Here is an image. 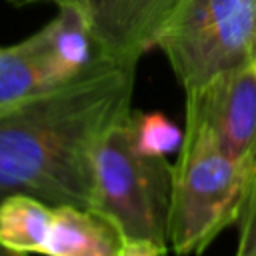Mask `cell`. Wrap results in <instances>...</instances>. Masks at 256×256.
<instances>
[{
    "mask_svg": "<svg viewBox=\"0 0 256 256\" xmlns=\"http://www.w3.org/2000/svg\"><path fill=\"white\" fill-rule=\"evenodd\" d=\"M136 64L100 58L74 80L0 112V200L92 208L102 138L132 112Z\"/></svg>",
    "mask_w": 256,
    "mask_h": 256,
    "instance_id": "cell-1",
    "label": "cell"
},
{
    "mask_svg": "<svg viewBox=\"0 0 256 256\" xmlns=\"http://www.w3.org/2000/svg\"><path fill=\"white\" fill-rule=\"evenodd\" d=\"M256 180V164L238 162L194 122H184L172 164L168 246L176 256H200L226 228L238 224Z\"/></svg>",
    "mask_w": 256,
    "mask_h": 256,
    "instance_id": "cell-2",
    "label": "cell"
},
{
    "mask_svg": "<svg viewBox=\"0 0 256 256\" xmlns=\"http://www.w3.org/2000/svg\"><path fill=\"white\" fill-rule=\"evenodd\" d=\"M130 116L112 126L98 146L92 208L110 216L126 240H146L168 254L172 164L138 152Z\"/></svg>",
    "mask_w": 256,
    "mask_h": 256,
    "instance_id": "cell-3",
    "label": "cell"
},
{
    "mask_svg": "<svg viewBox=\"0 0 256 256\" xmlns=\"http://www.w3.org/2000/svg\"><path fill=\"white\" fill-rule=\"evenodd\" d=\"M156 48L184 92L244 66L256 52V0H180Z\"/></svg>",
    "mask_w": 256,
    "mask_h": 256,
    "instance_id": "cell-4",
    "label": "cell"
},
{
    "mask_svg": "<svg viewBox=\"0 0 256 256\" xmlns=\"http://www.w3.org/2000/svg\"><path fill=\"white\" fill-rule=\"evenodd\" d=\"M12 6L54 4L80 14L98 54L112 62L138 64L158 46L180 0H8Z\"/></svg>",
    "mask_w": 256,
    "mask_h": 256,
    "instance_id": "cell-5",
    "label": "cell"
},
{
    "mask_svg": "<svg viewBox=\"0 0 256 256\" xmlns=\"http://www.w3.org/2000/svg\"><path fill=\"white\" fill-rule=\"evenodd\" d=\"M186 120L238 162L256 164V76L250 64L186 90Z\"/></svg>",
    "mask_w": 256,
    "mask_h": 256,
    "instance_id": "cell-6",
    "label": "cell"
},
{
    "mask_svg": "<svg viewBox=\"0 0 256 256\" xmlns=\"http://www.w3.org/2000/svg\"><path fill=\"white\" fill-rule=\"evenodd\" d=\"M126 236L118 224L96 208L54 206L44 256H120Z\"/></svg>",
    "mask_w": 256,
    "mask_h": 256,
    "instance_id": "cell-7",
    "label": "cell"
},
{
    "mask_svg": "<svg viewBox=\"0 0 256 256\" xmlns=\"http://www.w3.org/2000/svg\"><path fill=\"white\" fill-rule=\"evenodd\" d=\"M30 38L40 50L56 86L84 74L102 58L88 26L70 8H58V14Z\"/></svg>",
    "mask_w": 256,
    "mask_h": 256,
    "instance_id": "cell-8",
    "label": "cell"
},
{
    "mask_svg": "<svg viewBox=\"0 0 256 256\" xmlns=\"http://www.w3.org/2000/svg\"><path fill=\"white\" fill-rule=\"evenodd\" d=\"M50 88H56V84L30 36L16 44L0 46V112Z\"/></svg>",
    "mask_w": 256,
    "mask_h": 256,
    "instance_id": "cell-9",
    "label": "cell"
},
{
    "mask_svg": "<svg viewBox=\"0 0 256 256\" xmlns=\"http://www.w3.org/2000/svg\"><path fill=\"white\" fill-rule=\"evenodd\" d=\"M54 206L30 194H8L0 200V244L20 254H42Z\"/></svg>",
    "mask_w": 256,
    "mask_h": 256,
    "instance_id": "cell-10",
    "label": "cell"
},
{
    "mask_svg": "<svg viewBox=\"0 0 256 256\" xmlns=\"http://www.w3.org/2000/svg\"><path fill=\"white\" fill-rule=\"evenodd\" d=\"M132 138L138 152L148 156H164L178 152L184 130L160 112H134L130 116Z\"/></svg>",
    "mask_w": 256,
    "mask_h": 256,
    "instance_id": "cell-11",
    "label": "cell"
},
{
    "mask_svg": "<svg viewBox=\"0 0 256 256\" xmlns=\"http://www.w3.org/2000/svg\"><path fill=\"white\" fill-rule=\"evenodd\" d=\"M234 256H256V180L248 198V206L238 222V248Z\"/></svg>",
    "mask_w": 256,
    "mask_h": 256,
    "instance_id": "cell-12",
    "label": "cell"
},
{
    "mask_svg": "<svg viewBox=\"0 0 256 256\" xmlns=\"http://www.w3.org/2000/svg\"><path fill=\"white\" fill-rule=\"evenodd\" d=\"M120 256H166V252L146 240H126Z\"/></svg>",
    "mask_w": 256,
    "mask_h": 256,
    "instance_id": "cell-13",
    "label": "cell"
},
{
    "mask_svg": "<svg viewBox=\"0 0 256 256\" xmlns=\"http://www.w3.org/2000/svg\"><path fill=\"white\" fill-rule=\"evenodd\" d=\"M0 256H28V254L14 252V250H10V248H6V246H2V244H0Z\"/></svg>",
    "mask_w": 256,
    "mask_h": 256,
    "instance_id": "cell-14",
    "label": "cell"
},
{
    "mask_svg": "<svg viewBox=\"0 0 256 256\" xmlns=\"http://www.w3.org/2000/svg\"><path fill=\"white\" fill-rule=\"evenodd\" d=\"M248 64H250V68H252V72H254V76H256V54L250 58V62H248Z\"/></svg>",
    "mask_w": 256,
    "mask_h": 256,
    "instance_id": "cell-15",
    "label": "cell"
},
{
    "mask_svg": "<svg viewBox=\"0 0 256 256\" xmlns=\"http://www.w3.org/2000/svg\"><path fill=\"white\" fill-rule=\"evenodd\" d=\"M254 54H256V52H254Z\"/></svg>",
    "mask_w": 256,
    "mask_h": 256,
    "instance_id": "cell-16",
    "label": "cell"
}]
</instances>
